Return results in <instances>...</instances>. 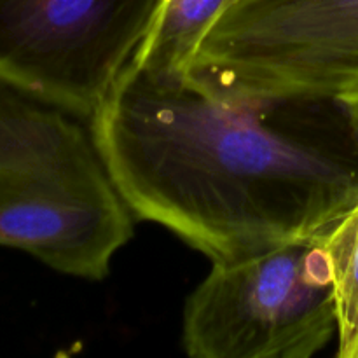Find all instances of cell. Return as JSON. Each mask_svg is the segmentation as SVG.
Segmentation results:
<instances>
[{
    "label": "cell",
    "mask_w": 358,
    "mask_h": 358,
    "mask_svg": "<svg viewBox=\"0 0 358 358\" xmlns=\"http://www.w3.org/2000/svg\"><path fill=\"white\" fill-rule=\"evenodd\" d=\"M91 128L128 208L212 261L327 234L358 201L341 100L231 96L129 62Z\"/></svg>",
    "instance_id": "6da1fadb"
},
{
    "label": "cell",
    "mask_w": 358,
    "mask_h": 358,
    "mask_svg": "<svg viewBox=\"0 0 358 358\" xmlns=\"http://www.w3.org/2000/svg\"><path fill=\"white\" fill-rule=\"evenodd\" d=\"M86 121L0 80V247L101 280L133 224Z\"/></svg>",
    "instance_id": "7a4b0ae2"
},
{
    "label": "cell",
    "mask_w": 358,
    "mask_h": 358,
    "mask_svg": "<svg viewBox=\"0 0 358 358\" xmlns=\"http://www.w3.org/2000/svg\"><path fill=\"white\" fill-rule=\"evenodd\" d=\"M327 234L213 261L185 303L187 355L310 358L320 352L338 332Z\"/></svg>",
    "instance_id": "3957f363"
},
{
    "label": "cell",
    "mask_w": 358,
    "mask_h": 358,
    "mask_svg": "<svg viewBox=\"0 0 358 358\" xmlns=\"http://www.w3.org/2000/svg\"><path fill=\"white\" fill-rule=\"evenodd\" d=\"M191 76L231 96L341 100L358 91V0H238Z\"/></svg>",
    "instance_id": "277c9868"
},
{
    "label": "cell",
    "mask_w": 358,
    "mask_h": 358,
    "mask_svg": "<svg viewBox=\"0 0 358 358\" xmlns=\"http://www.w3.org/2000/svg\"><path fill=\"white\" fill-rule=\"evenodd\" d=\"M161 0H0V80L93 119Z\"/></svg>",
    "instance_id": "5b68a950"
},
{
    "label": "cell",
    "mask_w": 358,
    "mask_h": 358,
    "mask_svg": "<svg viewBox=\"0 0 358 358\" xmlns=\"http://www.w3.org/2000/svg\"><path fill=\"white\" fill-rule=\"evenodd\" d=\"M238 0H161L145 38L131 62L164 76L191 73L199 45Z\"/></svg>",
    "instance_id": "8992f818"
},
{
    "label": "cell",
    "mask_w": 358,
    "mask_h": 358,
    "mask_svg": "<svg viewBox=\"0 0 358 358\" xmlns=\"http://www.w3.org/2000/svg\"><path fill=\"white\" fill-rule=\"evenodd\" d=\"M325 247L338 304V355L358 358V201L329 231Z\"/></svg>",
    "instance_id": "52a82bcc"
},
{
    "label": "cell",
    "mask_w": 358,
    "mask_h": 358,
    "mask_svg": "<svg viewBox=\"0 0 358 358\" xmlns=\"http://www.w3.org/2000/svg\"><path fill=\"white\" fill-rule=\"evenodd\" d=\"M341 101H343V105H345L346 112H348L350 122H352L353 131H355V135L358 138V91L357 93L341 98Z\"/></svg>",
    "instance_id": "ba28073f"
}]
</instances>
